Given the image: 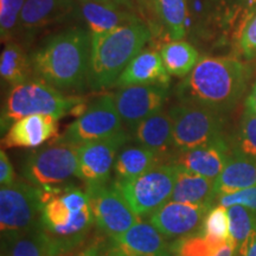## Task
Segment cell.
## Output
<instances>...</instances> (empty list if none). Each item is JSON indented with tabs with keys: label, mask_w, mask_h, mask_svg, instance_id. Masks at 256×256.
Returning a JSON list of instances; mask_svg holds the SVG:
<instances>
[{
	"label": "cell",
	"mask_w": 256,
	"mask_h": 256,
	"mask_svg": "<svg viewBox=\"0 0 256 256\" xmlns=\"http://www.w3.org/2000/svg\"><path fill=\"white\" fill-rule=\"evenodd\" d=\"M83 110V98L68 96L43 81H28L16 86L6 98L2 113V128L30 115H52L60 119Z\"/></svg>",
	"instance_id": "5"
},
{
	"label": "cell",
	"mask_w": 256,
	"mask_h": 256,
	"mask_svg": "<svg viewBox=\"0 0 256 256\" xmlns=\"http://www.w3.org/2000/svg\"><path fill=\"white\" fill-rule=\"evenodd\" d=\"M228 241H215L202 232H197L188 238H178L172 243L170 250L176 256H217Z\"/></svg>",
	"instance_id": "30"
},
{
	"label": "cell",
	"mask_w": 256,
	"mask_h": 256,
	"mask_svg": "<svg viewBox=\"0 0 256 256\" xmlns=\"http://www.w3.org/2000/svg\"><path fill=\"white\" fill-rule=\"evenodd\" d=\"M159 20L174 40H180L186 34V0H150Z\"/></svg>",
	"instance_id": "28"
},
{
	"label": "cell",
	"mask_w": 256,
	"mask_h": 256,
	"mask_svg": "<svg viewBox=\"0 0 256 256\" xmlns=\"http://www.w3.org/2000/svg\"><path fill=\"white\" fill-rule=\"evenodd\" d=\"M75 8V0H26L22 10L19 28L36 31L63 20Z\"/></svg>",
	"instance_id": "22"
},
{
	"label": "cell",
	"mask_w": 256,
	"mask_h": 256,
	"mask_svg": "<svg viewBox=\"0 0 256 256\" xmlns=\"http://www.w3.org/2000/svg\"><path fill=\"white\" fill-rule=\"evenodd\" d=\"M114 242L115 248L127 256H162L170 249L165 236L151 222L142 220Z\"/></svg>",
	"instance_id": "18"
},
{
	"label": "cell",
	"mask_w": 256,
	"mask_h": 256,
	"mask_svg": "<svg viewBox=\"0 0 256 256\" xmlns=\"http://www.w3.org/2000/svg\"><path fill=\"white\" fill-rule=\"evenodd\" d=\"M229 154L228 145L223 138H220L206 145L178 151L171 164L216 180L222 172Z\"/></svg>",
	"instance_id": "16"
},
{
	"label": "cell",
	"mask_w": 256,
	"mask_h": 256,
	"mask_svg": "<svg viewBox=\"0 0 256 256\" xmlns=\"http://www.w3.org/2000/svg\"><path fill=\"white\" fill-rule=\"evenodd\" d=\"M96 226L112 238H119L136 222L139 216L115 185L87 186Z\"/></svg>",
	"instance_id": "11"
},
{
	"label": "cell",
	"mask_w": 256,
	"mask_h": 256,
	"mask_svg": "<svg viewBox=\"0 0 256 256\" xmlns=\"http://www.w3.org/2000/svg\"><path fill=\"white\" fill-rule=\"evenodd\" d=\"M124 121L118 112L115 98L112 95H104L96 98L87 110L72 124L66 127L63 136L56 142L80 146L82 144L104 140L124 132Z\"/></svg>",
	"instance_id": "10"
},
{
	"label": "cell",
	"mask_w": 256,
	"mask_h": 256,
	"mask_svg": "<svg viewBox=\"0 0 256 256\" xmlns=\"http://www.w3.org/2000/svg\"><path fill=\"white\" fill-rule=\"evenodd\" d=\"M212 208L168 200L150 217V222L168 238H183L200 232L204 218Z\"/></svg>",
	"instance_id": "13"
},
{
	"label": "cell",
	"mask_w": 256,
	"mask_h": 256,
	"mask_svg": "<svg viewBox=\"0 0 256 256\" xmlns=\"http://www.w3.org/2000/svg\"><path fill=\"white\" fill-rule=\"evenodd\" d=\"M176 150L206 145L223 138V120L220 112L203 106L180 102L168 110Z\"/></svg>",
	"instance_id": "7"
},
{
	"label": "cell",
	"mask_w": 256,
	"mask_h": 256,
	"mask_svg": "<svg viewBox=\"0 0 256 256\" xmlns=\"http://www.w3.org/2000/svg\"><path fill=\"white\" fill-rule=\"evenodd\" d=\"M58 132V119L52 115H30L14 121L2 139L6 148H34L52 139Z\"/></svg>",
	"instance_id": "17"
},
{
	"label": "cell",
	"mask_w": 256,
	"mask_h": 256,
	"mask_svg": "<svg viewBox=\"0 0 256 256\" xmlns=\"http://www.w3.org/2000/svg\"><path fill=\"white\" fill-rule=\"evenodd\" d=\"M70 256H102L98 247H87Z\"/></svg>",
	"instance_id": "38"
},
{
	"label": "cell",
	"mask_w": 256,
	"mask_h": 256,
	"mask_svg": "<svg viewBox=\"0 0 256 256\" xmlns=\"http://www.w3.org/2000/svg\"><path fill=\"white\" fill-rule=\"evenodd\" d=\"M92 34L88 86L102 90L116 84L120 75L134 57L142 52L151 34L139 20L113 30Z\"/></svg>",
	"instance_id": "4"
},
{
	"label": "cell",
	"mask_w": 256,
	"mask_h": 256,
	"mask_svg": "<svg viewBox=\"0 0 256 256\" xmlns=\"http://www.w3.org/2000/svg\"><path fill=\"white\" fill-rule=\"evenodd\" d=\"M162 63L170 75L188 76L198 63V52L191 44L183 40H174L160 51Z\"/></svg>",
	"instance_id": "27"
},
{
	"label": "cell",
	"mask_w": 256,
	"mask_h": 256,
	"mask_svg": "<svg viewBox=\"0 0 256 256\" xmlns=\"http://www.w3.org/2000/svg\"><path fill=\"white\" fill-rule=\"evenodd\" d=\"M31 69V60H28L23 48L14 42L6 43L0 56V75L2 81L14 88L28 81Z\"/></svg>",
	"instance_id": "26"
},
{
	"label": "cell",
	"mask_w": 256,
	"mask_h": 256,
	"mask_svg": "<svg viewBox=\"0 0 256 256\" xmlns=\"http://www.w3.org/2000/svg\"><path fill=\"white\" fill-rule=\"evenodd\" d=\"M200 232L215 241L226 242L229 240V220L226 208L217 204L211 208L204 218Z\"/></svg>",
	"instance_id": "31"
},
{
	"label": "cell",
	"mask_w": 256,
	"mask_h": 256,
	"mask_svg": "<svg viewBox=\"0 0 256 256\" xmlns=\"http://www.w3.org/2000/svg\"><path fill=\"white\" fill-rule=\"evenodd\" d=\"M238 256H256V228L246 244L243 246Z\"/></svg>",
	"instance_id": "37"
},
{
	"label": "cell",
	"mask_w": 256,
	"mask_h": 256,
	"mask_svg": "<svg viewBox=\"0 0 256 256\" xmlns=\"http://www.w3.org/2000/svg\"><path fill=\"white\" fill-rule=\"evenodd\" d=\"M92 34L70 28L54 36L32 56V69L40 81L58 90H80L88 84Z\"/></svg>",
	"instance_id": "1"
},
{
	"label": "cell",
	"mask_w": 256,
	"mask_h": 256,
	"mask_svg": "<svg viewBox=\"0 0 256 256\" xmlns=\"http://www.w3.org/2000/svg\"><path fill=\"white\" fill-rule=\"evenodd\" d=\"M229 220V240L238 254L256 228V215L242 206L226 208Z\"/></svg>",
	"instance_id": "29"
},
{
	"label": "cell",
	"mask_w": 256,
	"mask_h": 256,
	"mask_svg": "<svg viewBox=\"0 0 256 256\" xmlns=\"http://www.w3.org/2000/svg\"><path fill=\"white\" fill-rule=\"evenodd\" d=\"M43 188L28 182H17L0 190V229L8 240L40 226L44 206Z\"/></svg>",
	"instance_id": "6"
},
{
	"label": "cell",
	"mask_w": 256,
	"mask_h": 256,
	"mask_svg": "<svg viewBox=\"0 0 256 256\" xmlns=\"http://www.w3.org/2000/svg\"><path fill=\"white\" fill-rule=\"evenodd\" d=\"M178 166L160 164L132 182L115 183L122 196L139 217L152 215L171 200Z\"/></svg>",
	"instance_id": "9"
},
{
	"label": "cell",
	"mask_w": 256,
	"mask_h": 256,
	"mask_svg": "<svg viewBox=\"0 0 256 256\" xmlns=\"http://www.w3.org/2000/svg\"><path fill=\"white\" fill-rule=\"evenodd\" d=\"M235 150L256 160V113L247 104L240 124L238 145Z\"/></svg>",
	"instance_id": "32"
},
{
	"label": "cell",
	"mask_w": 256,
	"mask_h": 256,
	"mask_svg": "<svg viewBox=\"0 0 256 256\" xmlns=\"http://www.w3.org/2000/svg\"><path fill=\"white\" fill-rule=\"evenodd\" d=\"M244 4L248 8H254V6H256V0H244Z\"/></svg>",
	"instance_id": "42"
},
{
	"label": "cell",
	"mask_w": 256,
	"mask_h": 256,
	"mask_svg": "<svg viewBox=\"0 0 256 256\" xmlns=\"http://www.w3.org/2000/svg\"><path fill=\"white\" fill-rule=\"evenodd\" d=\"M217 256H238L236 255L235 247H234L232 243L230 242V240L224 244V247L220 249V252Z\"/></svg>",
	"instance_id": "39"
},
{
	"label": "cell",
	"mask_w": 256,
	"mask_h": 256,
	"mask_svg": "<svg viewBox=\"0 0 256 256\" xmlns=\"http://www.w3.org/2000/svg\"><path fill=\"white\" fill-rule=\"evenodd\" d=\"M217 202L220 206L229 208L232 206H242L252 211L256 215V185L255 186L243 188L234 194H224L217 198Z\"/></svg>",
	"instance_id": "34"
},
{
	"label": "cell",
	"mask_w": 256,
	"mask_h": 256,
	"mask_svg": "<svg viewBox=\"0 0 256 256\" xmlns=\"http://www.w3.org/2000/svg\"><path fill=\"white\" fill-rule=\"evenodd\" d=\"M168 87L164 84H134L120 88L114 98L124 124L132 130L146 118L162 110L168 98Z\"/></svg>",
	"instance_id": "14"
},
{
	"label": "cell",
	"mask_w": 256,
	"mask_h": 256,
	"mask_svg": "<svg viewBox=\"0 0 256 256\" xmlns=\"http://www.w3.org/2000/svg\"><path fill=\"white\" fill-rule=\"evenodd\" d=\"M80 12L90 34H102L138 20L120 8L118 0H80Z\"/></svg>",
	"instance_id": "19"
},
{
	"label": "cell",
	"mask_w": 256,
	"mask_h": 256,
	"mask_svg": "<svg viewBox=\"0 0 256 256\" xmlns=\"http://www.w3.org/2000/svg\"><path fill=\"white\" fill-rule=\"evenodd\" d=\"M128 140L127 133L104 140H96L78 146V178L84 180L87 186L107 184L114 168L118 151Z\"/></svg>",
	"instance_id": "12"
},
{
	"label": "cell",
	"mask_w": 256,
	"mask_h": 256,
	"mask_svg": "<svg viewBox=\"0 0 256 256\" xmlns=\"http://www.w3.org/2000/svg\"><path fill=\"white\" fill-rule=\"evenodd\" d=\"M246 104L249 106L252 110H254V112L256 113V82H255L254 87H252V90L250 92V95L248 96L247 101H246Z\"/></svg>",
	"instance_id": "40"
},
{
	"label": "cell",
	"mask_w": 256,
	"mask_h": 256,
	"mask_svg": "<svg viewBox=\"0 0 256 256\" xmlns=\"http://www.w3.org/2000/svg\"><path fill=\"white\" fill-rule=\"evenodd\" d=\"M108 256H127V255H124V252H121L119 250V249L114 248V249H113V252H112L110 254L108 255Z\"/></svg>",
	"instance_id": "41"
},
{
	"label": "cell",
	"mask_w": 256,
	"mask_h": 256,
	"mask_svg": "<svg viewBox=\"0 0 256 256\" xmlns=\"http://www.w3.org/2000/svg\"><path fill=\"white\" fill-rule=\"evenodd\" d=\"M132 136L138 145L156 153L162 164H171L177 153L174 144L172 119L168 112L162 110L146 118L132 128Z\"/></svg>",
	"instance_id": "15"
},
{
	"label": "cell",
	"mask_w": 256,
	"mask_h": 256,
	"mask_svg": "<svg viewBox=\"0 0 256 256\" xmlns=\"http://www.w3.org/2000/svg\"><path fill=\"white\" fill-rule=\"evenodd\" d=\"M14 166L10 162L8 154L4 150L0 152V184L2 186H10L14 183Z\"/></svg>",
	"instance_id": "36"
},
{
	"label": "cell",
	"mask_w": 256,
	"mask_h": 256,
	"mask_svg": "<svg viewBox=\"0 0 256 256\" xmlns=\"http://www.w3.org/2000/svg\"><path fill=\"white\" fill-rule=\"evenodd\" d=\"M162 256H176V255H172V254H170V252H166V254L162 255Z\"/></svg>",
	"instance_id": "43"
},
{
	"label": "cell",
	"mask_w": 256,
	"mask_h": 256,
	"mask_svg": "<svg viewBox=\"0 0 256 256\" xmlns=\"http://www.w3.org/2000/svg\"><path fill=\"white\" fill-rule=\"evenodd\" d=\"M28 183L40 188H54L72 177H78V146L54 142L31 153L22 166Z\"/></svg>",
	"instance_id": "8"
},
{
	"label": "cell",
	"mask_w": 256,
	"mask_h": 256,
	"mask_svg": "<svg viewBox=\"0 0 256 256\" xmlns=\"http://www.w3.org/2000/svg\"><path fill=\"white\" fill-rule=\"evenodd\" d=\"M162 164L156 153L144 146H130L118 153L114 162L115 183L132 182L152 168Z\"/></svg>",
	"instance_id": "23"
},
{
	"label": "cell",
	"mask_w": 256,
	"mask_h": 256,
	"mask_svg": "<svg viewBox=\"0 0 256 256\" xmlns=\"http://www.w3.org/2000/svg\"><path fill=\"white\" fill-rule=\"evenodd\" d=\"M240 48L247 58L256 56V12L252 16V18H249L243 28L240 38Z\"/></svg>",
	"instance_id": "35"
},
{
	"label": "cell",
	"mask_w": 256,
	"mask_h": 256,
	"mask_svg": "<svg viewBox=\"0 0 256 256\" xmlns=\"http://www.w3.org/2000/svg\"><path fill=\"white\" fill-rule=\"evenodd\" d=\"M215 200V180L178 166L177 179L170 200L212 206Z\"/></svg>",
	"instance_id": "24"
},
{
	"label": "cell",
	"mask_w": 256,
	"mask_h": 256,
	"mask_svg": "<svg viewBox=\"0 0 256 256\" xmlns=\"http://www.w3.org/2000/svg\"><path fill=\"white\" fill-rule=\"evenodd\" d=\"M170 74L165 69L162 56L156 51H142L130 60L116 82L124 88L134 84L168 86Z\"/></svg>",
	"instance_id": "20"
},
{
	"label": "cell",
	"mask_w": 256,
	"mask_h": 256,
	"mask_svg": "<svg viewBox=\"0 0 256 256\" xmlns=\"http://www.w3.org/2000/svg\"><path fill=\"white\" fill-rule=\"evenodd\" d=\"M244 66L232 57H204L179 83L180 102L194 104L216 112L230 110L246 87Z\"/></svg>",
	"instance_id": "2"
},
{
	"label": "cell",
	"mask_w": 256,
	"mask_h": 256,
	"mask_svg": "<svg viewBox=\"0 0 256 256\" xmlns=\"http://www.w3.org/2000/svg\"><path fill=\"white\" fill-rule=\"evenodd\" d=\"M26 0H0V34L2 42L8 43L19 26L22 10Z\"/></svg>",
	"instance_id": "33"
},
{
	"label": "cell",
	"mask_w": 256,
	"mask_h": 256,
	"mask_svg": "<svg viewBox=\"0 0 256 256\" xmlns=\"http://www.w3.org/2000/svg\"><path fill=\"white\" fill-rule=\"evenodd\" d=\"M256 185V160L240 153L230 152L226 165L215 180L216 200L224 194L248 188Z\"/></svg>",
	"instance_id": "21"
},
{
	"label": "cell",
	"mask_w": 256,
	"mask_h": 256,
	"mask_svg": "<svg viewBox=\"0 0 256 256\" xmlns=\"http://www.w3.org/2000/svg\"><path fill=\"white\" fill-rule=\"evenodd\" d=\"M40 229L64 252L78 247L95 224L87 191L72 186L43 188Z\"/></svg>",
	"instance_id": "3"
},
{
	"label": "cell",
	"mask_w": 256,
	"mask_h": 256,
	"mask_svg": "<svg viewBox=\"0 0 256 256\" xmlns=\"http://www.w3.org/2000/svg\"><path fill=\"white\" fill-rule=\"evenodd\" d=\"M52 240L36 229L10 240V246L2 256H66Z\"/></svg>",
	"instance_id": "25"
}]
</instances>
